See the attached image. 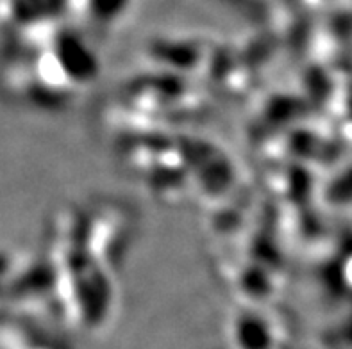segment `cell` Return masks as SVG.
Wrapping results in <instances>:
<instances>
[{"mask_svg": "<svg viewBox=\"0 0 352 349\" xmlns=\"http://www.w3.org/2000/svg\"><path fill=\"white\" fill-rule=\"evenodd\" d=\"M91 11L104 22H111L118 14H122L129 4V0H89Z\"/></svg>", "mask_w": 352, "mask_h": 349, "instance_id": "obj_1", "label": "cell"}]
</instances>
